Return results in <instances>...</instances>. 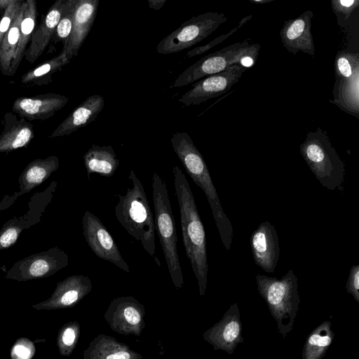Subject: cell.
I'll list each match as a JSON object with an SVG mask.
<instances>
[{"instance_id":"6da1fadb","label":"cell","mask_w":359,"mask_h":359,"mask_svg":"<svg viewBox=\"0 0 359 359\" xmlns=\"http://www.w3.org/2000/svg\"><path fill=\"white\" fill-rule=\"evenodd\" d=\"M172 173L180 208L183 245L198 281L199 294L204 297L208 272L204 226L185 175L177 165L172 168Z\"/></svg>"},{"instance_id":"7a4b0ae2","label":"cell","mask_w":359,"mask_h":359,"mask_svg":"<svg viewBox=\"0 0 359 359\" xmlns=\"http://www.w3.org/2000/svg\"><path fill=\"white\" fill-rule=\"evenodd\" d=\"M129 186L123 195L118 194L115 217L121 226L139 241L147 254L158 266L161 262L156 256V226L144 187L133 169L128 175Z\"/></svg>"},{"instance_id":"3957f363","label":"cell","mask_w":359,"mask_h":359,"mask_svg":"<svg viewBox=\"0 0 359 359\" xmlns=\"http://www.w3.org/2000/svg\"><path fill=\"white\" fill-rule=\"evenodd\" d=\"M174 152L193 182L204 192L226 251L233 238L231 223L224 213L206 163L189 133L177 132L170 138Z\"/></svg>"},{"instance_id":"277c9868","label":"cell","mask_w":359,"mask_h":359,"mask_svg":"<svg viewBox=\"0 0 359 359\" xmlns=\"http://www.w3.org/2000/svg\"><path fill=\"white\" fill-rule=\"evenodd\" d=\"M255 280L259 294L277 323L278 332L285 338L293 329L300 303L297 276L290 269L280 279L257 274Z\"/></svg>"},{"instance_id":"5b68a950","label":"cell","mask_w":359,"mask_h":359,"mask_svg":"<svg viewBox=\"0 0 359 359\" xmlns=\"http://www.w3.org/2000/svg\"><path fill=\"white\" fill-rule=\"evenodd\" d=\"M154 221L165 263L176 289L184 285V278L177 252L176 226L165 181L157 172L151 177Z\"/></svg>"},{"instance_id":"8992f818","label":"cell","mask_w":359,"mask_h":359,"mask_svg":"<svg viewBox=\"0 0 359 359\" xmlns=\"http://www.w3.org/2000/svg\"><path fill=\"white\" fill-rule=\"evenodd\" d=\"M299 150L307 165L324 187L329 190L341 188L345 179V165L326 130L318 128L309 132Z\"/></svg>"},{"instance_id":"52a82bcc","label":"cell","mask_w":359,"mask_h":359,"mask_svg":"<svg viewBox=\"0 0 359 359\" xmlns=\"http://www.w3.org/2000/svg\"><path fill=\"white\" fill-rule=\"evenodd\" d=\"M259 49V44H250L249 39L226 46L187 67L176 78L172 86L178 88L193 83L204 77L222 72L236 64L251 67L257 61Z\"/></svg>"},{"instance_id":"ba28073f","label":"cell","mask_w":359,"mask_h":359,"mask_svg":"<svg viewBox=\"0 0 359 359\" xmlns=\"http://www.w3.org/2000/svg\"><path fill=\"white\" fill-rule=\"evenodd\" d=\"M227 20L225 14L213 11L194 16L164 37L158 43L156 51L171 54L189 48L204 40Z\"/></svg>"},{"instance_id":"9c48e42d","label":"cell","mask_w":359,"mask_h":359,"mask_svg":"<svg viewBox=\"0 0 359 359\" xmlns=\"http://www.w3.org/2000/svg\"><path fill=\"white\" fill-rule=\"evenodd\" d=\"M145 308L132 296L118 297L111 300L104 318L115 332L140 337L145 327Z\"/></svg>"},{"instance_id":"30bf717a","label":"cell","mask_w":359,"mask_h":359,"mask_svg":"<svg viewBox=\"0 0 359 359\" xmlns=\"http://www.w3.org/2000/svg\"><path fill=\"white\" fill-rule=\"evenodd\" d=\"M248 69L236 64L222 72L204 77L196 81L178 102L187 107L198 105L225 94L239 81Z\"/></svg>"},{"instance_id":"8fae6325","label":"cell","mask_w":359,"mask_h":359,"mask_svg":"<svg viewBox=\"0 0 359 359\" xmlns=\"http://www.w3.org/2000/svg\"><path fill=\"white\" fill-rule=\"evenodd\" d=\"M82 226L85 240L97 257L112 263L125 272H130L114 240L97 217L88 210L85 211Z\"/></svg>"},{"instance_id":"7c38bea8","label":"cell","mask_w":359,"mask_h":359,"mask_svg":"<svg viewBox=\"0 0 359 359\" xmlns=\"http://www.w3.org/2000/svg\"><path fill=\"white\" fill-rule=\"evenodd\" d=\"M203 339L213 349L232 354L238 344L243 341L242 323L237 303L231 305L222 318L203 334Z\"/></svg>"},{"instance_id":"4fadbf2b","label":"cell","mask_w":359,"mask_h":359,"mask_svg":"<svg viewBox=\"0 0 359 359\" xmlns=\"http://www.w3.org/2000/svg\"><path fill=\"white\" fill-rule=\"evenodd\" d=\"M93 289L88 276H72L57 283L52 295L46 301L34 304L36 310H55L70 308L76 305Z\"/></svg>"},{"instance_id":"5bb4252c","label":"cell","mask_w":359,"mask_h":359,"mask_svg":"<svg viewBox=\"0 0 359 359\" xmlns=\"http://www.w3.org/2000/svg\"><path fill=\"white\" fill-rule=\"evenodd\" d=\"M250 245L255 264L265 272L275 271L280 257L277 231L269 222H262L252 233Z\"/></svg>"},{"instance_id":"9a60e30c","label":"cell","mask_w":359,"mask_h":359,"mask_svg":"<svg viewBox=\"0 0 359 359\" xmlns=\"http://www.w3.org/2000/svg\"><path fill=\"white\" fill-rule=\"evenodd\" d=\"M313 13L309 10L298 17L285 20L280 32L283 46L293 55L299 51L313 57L316 52L311 33V19Z\"/></svg>"},{"instance_id":"2e32d148","label":"cell","mask_w":359,"mask_h":359,"mask_svg":"<svg viewBox=\"0 0 359 359\" xmlns=\"http://www.w3.org/2000/svg\"><path fill=\"white\" fill-rule=\"evenodd\" d=\"M67 102L66 96L53 93L20 97L14 101L12 111L28 121L46 120L52 117Z\"/></svg>"},{"instance_id":"e0dca14e","label":"cell","mask_w":359,"mask_h":359,"mask_svg":"<svg viewBox=\"0 0 359 359\" xmlns=\"http://www.w3.org/2000/svg\"><path fill=\"white\" fill-rule=\"evenodd\" d=\"M98 5V0H77L69 41L66 49L62 51L69 60L78 55L93 25Z\"/></svg>"},{"instance_id":"ac0fdd59","label":"cell","mask_w":359,"mask_h":359,"mask_svg":"<svg viewBox=\"0 0 359 359\" xmlns=\"http://www.w3.org/2000/svg\"><path fill=\"white\" fill-rule=\"evenodd\" d=\"M67 0L56 1L48 9L32 34L31 41L25 53V60L34 62L44 52L52 40L62 15Z\"/></svg>"},{"instance_id":"d6986e66","label":"cell","mask_w":359,"mask_h":359,"mask_svg":"<svg viewBox=\"0 0 359 359\" xmlns=\"http://www.w3.org/2000/svg\"><path fill=\"white\" fill-rule=\"evenodd\" d=\"M104 106V97L92 95L78 106L51 133L50 137L69 135L93 122Z\"/></svg>"},{"instance_id":"ffe728a7","label":"cell","mask_w":359,"mask_h":359,"mask_svg":"<svg viewBox=\"0 0 359 359\" xmlns=\"http://www.w3.org/2000/svg\"><path fill=\"white\" fill-rule=\"evenodd\" d=\"M0 133V152H9L27 146L34 137V127L13 112L5 114Z\"/></svg>"},{"instance_id":"44dd1931","label":"cell","mask_w":359,"mask_h":359,"mask_svg":"<svg viewBox=\"0 0 359 359\" xmlns=\"http://www.w3.org/2000/svg\"><path fill=\"white\" fill-rule=\"evenodd\" d=\"M22 272L13 279L28 280L49 276L68 264V255L60 249L55 248L48 255H38L23 260Z\"/></svg>"},{"instance_id":"7402d4cb","label":"cell","mask_w":359,"mask_h":359,"mask_svg":"<svg viewBox=\"0 0 359 359\" xmlns=\"http://www.w3.org/2000/svg\"><path fill=\"white\" fill-rule=\"evenodd\" d=\"M143 355L113 337L100 334L84 350L83 359H142Z\"/></svg>"},{"instance_id":"603a6c76","label":"cell","mask_w":359,"mask_h":359,"mask_svg":"<svg viewBox=\"0 0 359 359\" xmlns=\"http://www.w3.org/2000/svg\"><path fill=\"white\" fill-rule=\"evenodd\" d=\"M330 102L359 118V71L347 78H335Z\"/></svg>"},{"instance_id":"cb8c5ba5","label":"cell","mask_w":359,"mask_h":359,"mask_svg":"<svg viewBox=\"0 0 359 359\" xmlns=\"http://www.w3.org/2000/svg\"><path fill=\"white\" fill-rule=\"evenodd\" d=\"M83 158L88 180L93 173L100 174L103 177H111L119 165V160L111 145L94 144L86 152Z\"/></svg>"},{"instance_id":"d4e9b609","label":"cell","mask_w":359,"mask_h":359,"mask_svg":"<svg viewBox=\"0 0 359 359\" xmlns=\"http://www.w3.org/2000/svg\"><path fill=\"white\" fill-rule=\"evenodd\" d=\"M23 7L24 13L20 23V38L11 69V76L15 74L22 58L25 57L27 46L29 44L32 34L35 30L37 12L36 1H24Z\"/></svg>"},{"instance_id":"484cf974","label":"cell","mask_w":359,"mask_h":359,"mask_svg":"<svg viewBox=\"0 0 359 359\" xmlns=\"http://www.w3.org/2000/svg\"><path fill=\"white\" fill-rule=\"evenodd\" d=\"M334 334L330 320H325L308 335L302 359H322L332 344Z\"/></svg>"},{"instance_id":"4316f807","label":"cell","mask_w":359,"mask_h":359,"mask_svg":"<svg viewBox=\"0 0 359 359\" xmlns=\"http://www.w3.org/2000/svg\"><path fill=\"white\" fill-rule=\"evenodd\" d=\"M59 166L57 156H50L45 159H36L32 161L25 169L20 176V188L23 192L29 191L32 189L43 182Z\"/></svg>"},{"instance_id":"83f0119b","label":"cell","mask_w":359,"mask_h":359,"mask_svg":"<svg viewBox=\"0 0 359 359\" xmlns=\"http://www.w3.org/2000/svg\"><path fill=\"white\" fill-rule=\"evenodd\" d=\"M23 3L9 30L0 45V70L4 75L11 76V69L20 38V27L24 13Z\"/></svg>"},{"instance_id":"f1b7e54d","label":"cell","mask_w":359,"mask_h":359,"mask_svg":"<svg viewBox=\"0 0 359 359\" xmlns=\"http://www.w3.org/2000/svg\"><path fill=\"white\" fill-rule=\"evenodd\" d=\"M70 60L61 52L58 55L27 72L22 76L20 81L24 85L46 84L50 81L53 74L60 70Z\"/></svg>"},{"instance_id":"f546056e","label":"cell","mask_w":359,"mask_h":359,"mask_svg":"<svg viewBox=\"0 0 359 359\" xmlns=\"http://www.w3.org/2000/svg\"><path fill=\"white\" fill-rule=\"evenodd\" d=\"M81 334V326L77 321L65 324L59 330L57 346L60 355H70L76 348Z\"/></svg>"},{"instance_id":"4dcf8cb0","label":"cell","mask_w":359,"mask_h":359,"mask_svg":"<svg viewBox=\"0 0 359 359\" xmlns=\"http://www.w3.org/2000/svg\"><path fill=\"white\" fill-rule=\"evenodd\" d=\"M77 0H67L61 18L52 38L54 43L62 42L64 51L67 46L72 32L74 15Z\"/></svg>"},{"instance_id":"1f68e13d","label":"cell","mask_w":359,"mask_h":359,"mask_svg":"<svg viewBox=\"0 0 359 359\" xmlns=\"http://www.w3.org/2000/svg\"><path fill=\"white\" fill-rule=\"evenodd\" d=\"M335 78H347L359 71V53L343 50L337 52L334 59Z\"/></svg>"},{"instance_id":"d6a6232c","label":"cell","mask_w":359,"mask_h":359,"mask_svg":"<svg viewBox=\"0 0 359 359\" xmlns=\"http://www.w3.org/2000/svg\"><path fill=\"white\" fill-rule=\"evenodd\" d=\"M359 7V0H332L331 8L337 24L344 27L352 13Z\"/></svg>"},{"instance_id":"836d02e7","label":"cell","mask_w":359,"mask_h":359,"mask_svg":"<svg viewBox=\"0 0 359 359\" xmlns=\"http://www.w3.org/2000/svg\"><path fill=\"white\" fill-rule=\"evenodd\" d=\"M252 18V15H249L248 16H245L241 19V20L238 22V25L231 29L229 32L224 34L222 35H220L215 39H214L212 41L209 42L208 43L204 45L198 46L195 48H194L191 50H189L187 56L188 57H191L196 56L198 55H201L207 50H210V48H213L214 46L221 43L224 41H225L228 37L233 34L239 28H241V27L246 22H248L250 19Z\"/></svg>"},{"instance_id":"e575fe53","label":"cell","mask_w":359,"mask_h":359,"mask_svg":"<svg viewBox=\"0 0 359 359\" xmlns=\"http://www.w3.org/2000/svg\"><path fill=\"white\" fill-rule=\"evenodd\" d=\"M22 2V0H11L9 5L4 11L0 20V45L4 36L9 30Z\"/></svg>"},{"instance_id":"d590c367","label":"cell","mask_w":359,"mask_h":359,"mask_svg":"<svg viewBox=\"0 0 359 359\" xmlns=\"http://www.w3.org/2000/svg\"><path fill=\"white\" fill-rule=\"evenodd\" d=\"M34 353V343L27 338L21 337L13 346L11 358V359H32Z\"/></svg>"},{"instance_id":"8d00e7d4","label":"cell","mask_w":359,"mask_h":359,"mask_svg":"<svg viewBox=\"0 0 359 359\" xmlns=\"http://www.w3.org/2000/svg\"><path fill=\"white\" fill-rule=\"evenodd\" d=\"M348 293L359 303V264L353 265L350 269L346 284Z\"/></svg>"},{"instance_id":"74e56055","label":"cell","mask_w":359,"mask_h":359,"mask_svg":"<svg viewBox=\"0 0 359 359\" xmlns=\"http://www.w3.org/2000/svg\"><path fill=\"white\" fill-rule=\"evenodd\" d=\"M20 229L17 226H9L0 233V249L13 245L18 238Z\"/></svg>"},{"instance_id":"f35d334b","label":"cell","mask_w":359,"mask_h":359,"mask_svg":"<svg viewBox=\"0 0 359 359\" xmlns=\"http://www.w3.org/2000/svg\"><path fill=\"white\" fill-rule=\"evenodd\" d=\"M165 2L166 0H148L149 7L156 11L160 10Z\"/></svg>"},{"instance_id":"ab89813d","label":"cell","mask_w":359,"mask_h":359,"mask_svg":"<svg viewBox=\"0 0 359 359\" xmlns=\"http://www.w3.org/2000/svg\"><path fill=\"white\" fill-rule=\"evenodd\" d=\"M274 0H249L250 2L255 4H269Z\"/></svg>"},{"instance_id":"60d3db41","label":"cell","mask_w":359,"mask_h":359,"mask_svg":"<svg viewBox=\"0 0 359 359\" xmlns=\"http://www.w3.org/2000/svg\"><path fill=\"white\" fill-rule=\"evenodd\" d=\"M11 0H0V9L5 10L11 3Z\"/></svg>"}]
</instances>
